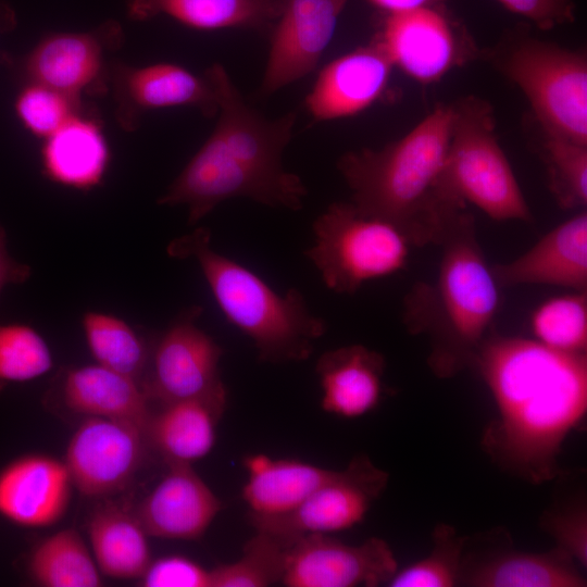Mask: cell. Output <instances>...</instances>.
Returning a JSON list of instances; mask_svg holds the SVG:
<instances>
[{"label":"cell","mask_w":587,"mask_h":587,"mask_svg":"<svg viewBox=\"0 0 587 587\" xmlns=\"http://www.w3.org/2000/svg\"><path fill=\"white\" fill-rule=\"evenodd\" d=\"M497 415L480 446L501 470L533 485L561 474L559 457L587 413V353L489 333L473 363Z\"/></svg>","instance_id":"6da1fadb"},{"label":"cell","mask_w":587,"mask_h":587,"mask_svg":"<svg viewBox=\"0 0 587 587\" xmlns=\"http://www.w3.org/2000/svg\"><path fill=\"white\" fill-rule=\"evenodd\" d=\"M452 122V103L440 104L400 139L346 152L337 161L350 201L395 225L412 247L438 246L466 209L440 189Z\"/></svg>","instance_id":"7a4b0ae2"},{"label":"cell","mask_w":587,"mask_h":587,"mask_svg":"<svg viewBox=\"0 0 587 587\" xmlns=\"http://www.w3.org/2000/svg\"><path fill=\"white\" fill-rule=\"evenodd\" d=\"M437 276L417 282L403 299L402 322L429 342L427 365L438 378L471 366L500 305L499 285L463 210L445 232Z\"/></svg>","instance_id":"3957f363"},{"label":"cell","mask_w":587,"mask_h":587,"mask_svg":"<svg viewBox=\"0 0 587 587\" xmlns=\"http://www.w3.org/2000/svg\"><path fill=\"white\" fill-rule=\"evenodd\" d=\"M166 252L197 262L226 321L252 340L262 362L304 361L327 330L300 290L289 288L280 295L251 270L214 250L208 227L173 239Z\"/></svg>","instance_id":"277c9868"},{"label":"cell","mask_w":587,"mask_h":587,"mask_svg":"<svg viewBox=\"0 0 587 587\" xmlns=\"http://www.w3.org/2000/svg\"><path fill=\"white\" fill-rule=\"evenodd\" d=\"M452 105L441 191L455 202L474 204L495 221L533 223V213L498 141L490 104L469 96Z\"/></svg>","instance_id":"5b68a950"},{"label":"cell","mask_w":587,"mask_h":587,"mask_svg":"<svg viewBox=\"0 0 587 587\" xmlns=\"http://www.w3.org/2000/svg\"><path fill=\"white\" fill-rule=\"evenodd\" d=\"M492 63L527 98L544 133L587 146V58L515 29L494 49Z\"/></svg>","instance_id":"8992f818"},{"label":"cell","mask_w":587,"mask_h":587,"mask_svg":"<svg viewBox=\"0 0 587 587\" xmlns=\"http://www.w3.org/2000/svg\"><path fill=\"white\" fill-rule=\"evenodd\" d=\"M314 243L304 255L325 286L353 295L366 282L405 267L410 242L391 223L369 215L351 201L330 203L313 222Z\"/></svg>","instance_id":"52a82bcc"},{"label":"cell","mask_w":587,"mask_h":587,"mask_svg":"<svg viewBox=\"0 0 587 587\" xmlns=\"http://www.w3.org/2000/svg\"><path fill=\"white\" fill-rule=\"evenodd\" d=\"M307 196L308 188L297 174L263 172L229 152L211 133L158 203L186 207L192 225L228 199L247 198L266 207L297 211Z\"/></svg>","instance_id":"ba28073f"},{"label":"cell","mask_w":587,"mask_h":587,"mask_svg":"<svg viewBox=\"0 0 587 587\" xmlns=\"http://www.w3.org/2000/svg\"><path fill=\"white\" fill-rule=\"evenodd\" d=\"M388 480L386 471L360 454L345 469L335 471L294 510L277 516L249 519L257 532L270 534L286 545L307 535L347 530L363 522Z\"/></svg>","instance_id":"9c48e42d"},{"label":"cell","mask_w":587,"mask_h":587,"mask_svg":"<svg viewBox=\"0 0 587 587\" xmlns=\"http://www.w3.org/2000/svg\"><path fill=\"white\" fill-rule=\"evenodd\" d=\"M375 38L394 67L427 85L479 54L469 32L444 5L387 14Z\"/></svg>","instance_id":"30bf717a"},{"label":"cell","mask_w":587,"mask_h":587,"mask_svg":"<svg viewBox=\"0 0 587 587\" xmlns=\"http://www.w3.org/2000/svg\"><path fill=\"white\" fill-rule=\"evenodd\" d=\"M201 314L197 304L180 311L155 344L142 383L149 399L165 404L227 391L220 374L224 351L198 326Z\"/></svg>","instance_id":"8fae6325"},{"label":"cell","mask_w":587,"mask_h":587,"mask_svg":"<svg viewBox=\"0 0 587 587\" xmlns=\"http://www.w3.org/2000/svg\"><path fill=\"white\" fill-rule=\"evenodd\" d=\"M124 41L121 24L109 20L86 32H59L42 37L20 62L28 83L40 84L82 101L105 91L108 57Z\"/></svg>","instance_id":"7c38bea8"},{"label":"cell","mask_w":587,"mask_h":587,"mask_svg":"<svg viewBox=\"0 0 587 587\" xmlns=\"http://www.w3.org/2000/svg\"><path fill=\"white\" fill-rule=\"evenodd\" d=\"M398 570L389 545L371 537L359 545L312 534L292 541L280 583L287 587H376Z\"/></svg>","instance_id":"4fadbf2b"},{"label":"cell","mask_w":587,"mask_h":587,"mask_svg":"<svg viewBox=\"0 0 587 587\" xmlns=\"http://www.w3.org/2000/svg\"><path fill=\"white\" fill-rule=\"evenodd\" d=\"M145 430L132 423L88 416L72 435L64 458L73 486L102 498L126 487L141 466Z\"/></svg>","instance_id":"5bb4252c"},{"label":"cell","mask_w":587,"mask_h":587,"mask_svg":"<svg viewBox=\"0 0 587 587\" xmlns=\"http://www.w3.org/2000/svg\"><path fill=\"white\" fill-rule=\"evenodd\" d=\"M260 86L270 96L317 66L347 0H280Z\"/></svg>","instance_id":"9a60e30c"},{"label":"cell","mask_w":587,"mask_h":587,"mask_svg":"<svg viewBox=\"0 0 587 587\" xmlns=\"http://www.w3.org/2000/svg\"><path fill=\"white\" fill-rule=\"evenodd\" d=\"M115 118L125 132H134L151 110L192 107L205 117L218 112L215 88L205 74L197 75L173 63L130 66L113 63L110 78Z\"/></svg>","instance_id":"2e32d148"},{"label":"cell","mask_w":587,"mask_h":587,"mask_svg":"<svg viewBox=\"0 0 587 587\" xmlns=\"http://www.w3.org/2000/svg\"><path fill=\"white\" fill-rule=\"evenodd\" d=\"M496 549L469 551L464 547L458 586L467 587H586L580 566L563 550L545 552L512 548L500 532Z\"/></svg>","instance_id":"e0dca14e"},{"label":"cell","mask_w":587,"mask_h":587,"mask_svg":"<svg viewBox=\"0 0 587 587\" xmlns=\"http://www.w3.org/2000/svg\"><path fill=\"white\" fill-rule=\"evenodd\" d=\"M73 483L64 461L42 453L20 455L0 470V515L22 527L58 523Z\"/></svg>","instance_id":"ac0fdd59"},{"label":"cell","mask_w":587,"mask_h":587,"mask_svg":"<svg viewBox=\"0 0 587 587\" xmlns=\"http://www.w3.org/2000/svg\"><path fill=\"white\" fill-rule=\"evenodd\" d=\"M394 65L374 38L328 63L305 98L315 121L355 115L372 105L385 91Z\"/></svg>","instance_id":"d6986e66"},{"label":"cell","mask_w":587,"mask_h":587,"mask_svg":"<svg viewBox=\"0 0 587 587\" xmlns=\"http://www.w3.org/2000/svg\"><path fill=\"white\" fill-rule=\"evenodd\" d=\"M167 465V473L141 501L135 515L149 537L199 539L221 511L222 502L191 464Z\"/></svg>","instance_id":"ffe728a7"},{"label":"cell","mask_w":587,"mask_h":587,"mask_svg":"<svg viewBox=\"0 0 587 587\" xmlns=\"http://www.w3.org/2000/svg\"><path fill=\"white\" fill-rule=\"evenodd\" d=\"M499 286L548 285L587 290V213L561 223L511 262L491 265Z\"/></svg>","instance_id":"44dd1931"},{"label":"cell","mask_w":587,"mask_h":587,"mask_svg":"<svg viewBox=\"0 0 587 587\" xmlns=\"http://www.w3.org/2000/svg\"><path fill=\"white\" fill-rule=\"evenodd\" d=\"M70 412L132 423L145 430L149 397L137 380L100 364L61 372L50 390Z\"/></svg>","instance_id":"7402d4cb"},{"label":"cell","mask_w":587,"mask_h":587,"mask_svg":"<svg viewBox=\"0 0 587 587\" xmlns=\"http://www.w3.org/2000/svg\"><path fill=\"white\" fill-rule=\"evenodd\" d=\"M385 369L384 355L363 345L325 351L315 364L322 410L341 419L372 412L384 394Z\"/></svg>","instance_id":"603a6c76"},{"label":"cell","mask_w":587,"mask_h":587,"mask_svg":"<svg viewBox=\"0 0 587 587\" xmlns=\"http://www.w3.org/2000/svg\"><path fill=\"white\" fill-rule=\"evenodd\" d=\"M228 392L162 404L150 415L146 438L166 463L191 464L203 459L216 441Z\"/></svg>","instance_id":"cb8c5ba5"},{"label":"cell","mask_w":587,"mask_h":587,"mask_svg":"<svg viewBox=\"0 0 587 587\" xmlns=\"http://www.w3.org/2000/svg\"><path fill=\"white\" fill-rule=\"evenodd\" d=\"M248 478L242 499L249 517H270L297 508L327 482L335 470L294 459L253 455L245 460Z\"/></svg>","instance_id":"d4e9b609"},{"label":"cell","mask_w":587,"mask_h":587,"mask_svg":"<svg viewBox=\"0 0 587 587\" xmlns=\"http://www.w3.org/2000/svg\"><path fill=\"white\" fill-rule=\"evenodd\" d=\"M109 161L110 150L100 125L80 113L46 138L41 150L46 176L76 189L99 185Z\"/></svg>","instance_id":"484cf974"},{"label":"cell","mask_w":587,"mask_h":587,"mask_svg":"<svg viewBox=\"0 0 587 587\" xmlns=\"http://www.w3.org/2000/svg\"><path fill=\"white\" fill-rule=\"evenodd\" d=\"M133 21L167 15L201 30L222 28H273L280 14V0H126Z\"/></svg>","instance_id":"4316f807"},{"label":"cell","mask_w":587,"mask_h":587,"mask_svg":"<svg viewBox=\"0 0 587 587\" xmlns=\"http://www.w3.org/2000/svg\"><path fill=\"white\" fill-rule=\"evenodd\" d=\"M88 536L99 571L121 579L140 578L151 562L149 537L135 513L104 501L88 520Z\"/></svg>","instance_id":"83f0119b"},{"label":"cell","mask_w":587,"mask_h":587,"mask_svg":"<svg viewBox=\"0 0 587 587\" xmlns=\"http://www.w3.org/2000/svg\"><path fill=\"white\" fill-rule=\"evenodd\" d=\"M27 571L43 587H98L101 574L93 557L74 528L41 540L30 552Z\"/></svg>","instance_id":"f1b7e54d"},{"label":"cell","mask_w":587,"mask_h":587,"mask_svg":"<svg viewBox=\"0 0 587 587\" xmlns=\"http://www.w3.org/2000/svg\"><path fill=\"white\" fill-rule=\"evenodd\" d=\"M82 325L98 364L140 383L149 362V351L126 322L111 314L89 311L84 314Z\"/></svg>","instance_id":"f546056e"},{"label":"cell","mask_w":587,"mask_h":587,"mask_svg":"<svg viewBox=\"0 0 587 587\" xmlns=\"http://www.w3.org/2000/svg\"><path fill=\"white\" fill-rule=\"evenodd\" d=\"M534 339L570 353H587V290L550 298L530 315Z\"/></svg>","instance_id":"4dcf8cb0"},{"label":"cell","mask_w":587,"mask_h":587,"mask_svg":"<svg viewBox=\"0 0 587 587\" xmlns=\"http://www.w3.org/2000/svg\"><path fill=\"white\" fill-rule=\"evenodd\" d=\"M289 545L257 532L243 546L241 557L211 571V587H267L280 583Z\"/></svg>","instance_id":"1f68e13d"},{"label":"cell","mask_w":587,"mask_h":587,"mask_svg":"<svg viewBox=\"0 0 587 587\" xmlns=\"http://www.w3.org/2000/svg\"><path fill=\"white\" fill-rule=\"evenodd\" d=\"M540 157L549 190L558 205L573 210L587 204V146L541 132Z\"/></svg>","instance_id":"d6a6232c"},{"label":"cell","mask_w":587,"mask_h":587,"mask_svg":"<svg viewBox=\"0 0 587 587\" xmlns=\"http://www.w3.org/2000/svg\"><path fill=\"white\" fill-rule=\"evenodd\" d=\"M465 536L448 524H438L432 533L433 547L423 559L397 570L389 587L458 586Z\"/></svg>","instance_id":"836d02e7"},{"label":"cell","mask_w":587,"mask_h":587,"mask_svg":"<svg viewBox=\"0 0 587 587\" xmlns=\"http://www.w3.org/2000/svg\"><path fill=\"white\" fill-rule=\"evenodd\" d=\"M42 336L24 324H0V394L12 383L35 379L52 367Z\"/></svg>","instance_id":"e575fe53"},{"label":"cell","mask_w":587,"mask_h":587,"mask_svg":"<svg viewBox=\"0 0 587 587\" xmlns=\"http://www.w3.org/2000/svg\"><path fill=\"white\" fill-rule=\"evenodd\" d=\"M82 101L50 87L28 83L15 101V111L26 129L48 138L80 113Z\"/></svg>","instance_id":"d590c367"},{"label":"cell","mask_w":587,"mask_h":587,"mask_svg":"<svg viewBox=\"0 0 587 587\" xmlns=\"http://www.w3.org/2000/svg\"><path fill=\"white\" fill-rule=\"evenodd\" d=\"M540 528L582 569L587 567V502L583 491L557 500L539 517Z\"/></svg>","instance_id":"8d00e7d4"},{"label":"cell","mask_w":587,"mask_h":587,"mask_svg":"<svg viewBox=\"0 0 587 587\" xmlns=\"http://www.w3.org/2000/svg\"><path fill=\"white\" fill-rule=\"evenodd\" d=\"M145 587H211V571L182 555L151 561L139 578Z\"/></svg>","instance_id":"74e56055"},{"label":"cell","mask_w":587,"mask_h":587,"mask_svg":"<svg viewBox=\"0 0 587 587\" xmlns=\"http://www.w3.org/2000/svg\"><path fill=\"white\" fill-rule=\"evenodd\" d=\"M538 28L548 30L575 21L574 0H496Z\"/></svg>","instance_id":"f35d334b"},{"label":"cell","mask_w":587,"mask_h":587,"mask_svg":"<svg viewBox=\"0 0 587 587\" xmlns=\"http://www.w3.org/2000/svg\"><path fill=\"white\" fill-rule=\"evenodd\" d=\"M32 275V267L12 258L8 251L7 232L0 223V295L8 285L24 284Z\"/></svg>","instance_id":"ab89813d"},{"label":"cell","mask_w":587,"mask_h":587,"mask_svg":"<svg viewBox=\"0 0 587 587\" xmlns=\"http://www.w3.org/2000/svg\"><path fill=\"white\" fill-rule=\"evenodd\" d=\"M388 14L401 13L425 7L444 5L446 0H369Z\"/></svg>","instance_id":"60d3db41"},{"label":"cell","mask_w":587,"mask_h":587,"mask_svg":"<svg viewBox=\"0 0 587 587\" xmlns=\"http://www.w3.org/2000/svg\"><path fill=\"white\" fill-rule=\"evenodd\" d=\"M17 25L16 13L13 8L0 1V36L12 32Z\"/></svg>","instance_id":"b9f144b4"}]
</instances>
